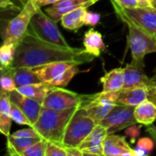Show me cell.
Returning <instances> with one entry per match:
<instances>
[{"label": "cell", "instance_id": "cb8c5ba5", "mask_svg": "<svg viewBox=\"0 0 156 156\" xmlns=\"http://www.w3.org/2000/svg\"><path fill=\"white\" fill-rule=\"evenodd\" d=\"M87 10V8H80L64 14L60 20L62 26L66 30L76 32L78 30L85 26L83 19Z\"/></svg>", "mask_w": 156, "mask_h": 156}, {"label": "cell", "instance_id": "7a4b0ae2", "mask_svg": "<svg viewBox=\"0 0 156 156\" xmlns=\"http://www.w3.org/2000/svg\"><path fill=\"white\" fill-rule=\"evenodd\" d=\"M38 9L40 8L32 0H28L21 8L0 10V38L2 42L18 46L26 35Z\"/></svg>", "mask_w": 156, "mask_h": 156}, {"label": "cell", "instance_id": "ab89813d", "mask_svg": "<svg viewBox=\"0 0 156 156\" xmlns=\"http://www.w3.org/2000/svg\"><path fill=\"white\" fill-rule=\"evenodd\" d=\"M133 154H134V156H146L148 153L145 151L141 150L140 148L136 147L135 149H133Z\"/></svg>", "mask_w": 156, "mask_h": 156}, {"label": "cell", "instance_id": "8992f818", "mask_svg": "<svg viewBox=\"0 0 156 156\" xmlns=\"http://www.w3.org/2000/svg\"><path fill=\"white\" fill-rule=\"evenodd\" d=\"M122 22L128 27L127 44L130 50L132 61L144 63V58L147 54L156 52L155 38L128 20Z\"/></svg>", "mask_w": 156, "mask_h": 156}, {"label": "cell", "instance_id": "2e32d148", "mask_svg": "<svg viewBox=\"0 0 156 156\" xmlns=\"http://www.w3.org/2000/svg\"><path fill=\"white\" fill-rule=\"evenodd\" d=\"M150 89L145 87L123 88L118 92L117 104L129 107H137L143 101L149 99Z\"/></svg>", "mask_w": 156, "mask_h": 156}, {"label": "cell", "instance_id": "7bdbcfd3", "mask_svg": "<svg viewBox=\"0 0 156 156\" xmlns=\"http://www.w3.org/2000/svg\"><path fill=\"white\" fill-rule=\"evenodd\" d=\"M83 153H84V156H106L104 153L98 154V153H90V152H84V151H83Z\"/></svg>", "mask_w": 156, "mask_h": 156}, {"label": "cell", "instance_id": "ee69618b", "mask_svg": "<svg viewBox=\"0 0 156 156\" xmlns=\"http://www.w3.org/2000/svg\"><path fill=\"white\" fill-rule=\"evenodd\" d=\"M151 78V81H152L153 86L156 87V68L154 69V71H153V75H152Z\"/></svg>", "mask_w": 156, "mask_h": 156}, {"label": "cell", "instance_id": "30bf717a", "mask_svg": "<svg viewBox=\"0 0 156 156\" xmlns=\"http://www.w3.org/2000/svg\"><path fill=\"white\" fill-rule=\"evenodd\" d=\"M117 98L118 92L101 91L100 93L92 94L89 100L82 107L96 124H100L117 105Z\"/></svg>", "mask_w": 156, "mask_h": 156}, {"label": "cell", "instance_id": "f1b7e54d", "mask_svg": "<svg viewBox=\"0 0 156 156\" xmlns=\"http://www.w3.org/2000/svg\"><path fill=\"white\" fill-rule=\"evenodd\" d=\"M46 140L43 139L27 148L20 156H45Z\"/></svg>", "mask_w": 156, "mask_h": 156}, {"label": "cell", "instance_id": "ffe728a7", "mask_svg": "<svg viewBox=\"0 0 156 156\" xmlns=\"http://www.w3.org/2000/svg\"><path fill=\"white\" fill-rule=\"evenodd\" d=\"M134 117L137 123L145 126H151L156 120V103L147 99L135 107Z\"/></svg>", "mask_w": 156, "mask_h": 156}, {"label": "cell", "instance_id": "1f68e13d", "mask_svg": "<svg viewBox=\"0 0 156 156\" xmlns=\"http://www.w3.org/2000/svg\"><path fill=\"white\" fill-rule=\"evenodd\" d=\"M16 138H34V137H41L37 130L33 127H29L26 129H22L20 130L15 131L14 133L10 134Z\"/></svg>", "mask_w": 156, "mask_h": 156}, {"label": "cell", "instance_id": "9c48e42d", "mask_svg": "<svg viewBox=\"0 0 156 156\" xmlns=\"http://www.w3.org/2000/svg\"><path fill=\"white\" fill-rule=\"evenodd\" d=\"M114 11L118 18L123 21L128 20L151 36H156V8H137L123 9L111 1Z\"/></svg>", "mask_w": 156, "mask_h": 156}, {"label": "cell", "instance_id": "7dc6e473", "mask_svg": "<svg viewBox=\"0 0 156 156\" xmlns=\"http://www.w3.org/2000/svg\"><path fill=\"white\" fill-rule=\"evenodd\" d=\"M19 1L20 2V4H21L22 6H24V5L28 2V0H19Z\"/></svg>", "mask_w": 156, "mask_h": 156}, {"label": "cell", "instance_id": "e575fe53", "mask_svg": "<svg viewBox=\"0 0 156 156\" xmlns=\"http://www.w3.org/2000/svg\"><path fill=\"white\" fill-rule=\"evenodd\" d=\"M19 6H17L12 0H0V10L16 9Z\"/></svg>", "mask_w": 156, "mask_h": 156}, {"label": "cell", "instance_id": "f35d334b", "mask_svg": "<svg viewBox=\"0 0 156 156\" xmlns=\"http://www.w3.org/2000/svg\"><path fill=\"white\" fill-rule=\"evenodd\" d=\"M139 8H149L152 7L150 0H136Z\"/></svg>", "mask_w": 156, "mask_h": 156}, {"label": "cell", "instance_id": "ba28073f", "mask_svg": "<svg viewBox=\"0 0 156 156\" xmlns=\"http://www.w3.org/2000/svg\"><path fill=\"white\" fill-rule=\"evenodd\" d=\"M92 95H81L63 87H53L47 94L42 107L53 110L62 111L82 107Z\"/></svg>", "mask_w": 156, "mask_h": 156}, {"label": "cell", "instance_id": "6da1fadb", "mask_svg": "<svg viewBox=\"0 0 156 156\" xmlns=\"http://www.w3.org/2000/svg\"><path fill=\"white\" fill-rule=\"evenodd\" d=\"M96 57L85 49L74 47H62L40 39L29 27V30L18 44L13 68H36L54 62H71L85 64L93 62Z\"/></svg>", "mask_w": 156, "mask_h": 156}, {"label": "cell", "instance_id": "681fc988", "mask_svg": "<svg viewBox=\"0 0 156 156\" xmlns=\"http://www.w3.org/2000/svg\"><path fill=\"white\" fill-rule=\"evenodd\" d=\"M154 38H155V40H156V36H154Z\"/></svg>", "mask_w": 156, "mask_h": 156}, {"label": "cell", "instance_id": "836d02e7", "mask_svg": "<svg viewBox=\"0 0 156 156\" xmlns=\"http://www.w3.org/2000/svg\"><path fill=\"white\" fill-rule=\"evenodd\" d=\"M123 9H133L139 8L136 0H110Z\"/></svg>", "mask_w": 156, "mask_h": 156}, {"label": "cell", "instance_id": "f546056e", "mask_svg": "<svg viewBox=\"0 0 156 156\" xmlns=\"http://www.w3.org/2000/svg\"><path fill=\"white\" fill-rule=\"evenodd\" d=\"M45 156H67V152L63 146L46 141Z\"/></svg>", "mask_w": 156, "mask_h": 156}, {"label": "cell", "instance_id": "484cf974", "mask_svg": "<svg viewBox=\"0 0 156 156\" xmlns=\"http://www.w3.org/2000/svg\"><path fill=\"white\" fill-rule=\"evenodd\" d=\"M16 50V45L2 42V44L0 45V65L4 68H11L15 60Z\"/></svg>", "mask_w": 156, "mask_h": 156}, {"label": "cell", "instance_id": "e0dca14e", "mask_svg": "<svg viewBox=\"0 0 156 156\" xmlns=\"http://www.w3.org/2000/svg\"><path fill=\"white\" fill-rule=\"evenodd\" d=\"M125 82V67H118L106 73L100 78L103 92H119L123 89Z\"/></svg>", "mask_w": 156, "mask_h": 156}, {"label": "cell", "instance_id": "f6af8a7d", "mask_svg": "<svg viewBox=\"0 0 156 156\" xmlns=\"http://www.w3.org/2000/svg\"><path fill=\"white\" fill-rule=\"evenodd\" d=\"M118 156H134V154H133V151H131V152H125V153H122Z\"/></svg>", "mask_w": 156, "mask_h": 156}, {"label": "cell", "instance_id": "b9f144b4", "mask_svg": "<svg viewBox=\"0 0 156 156\" xmlns=\"http://www.w3.org/2000/svg\"><path fill=\"white\" fill-rule=\"evenodd\" d=\"M1 73H2V66L0 65V97H1L2 94L4 93V90H3L2 86H1Z\"/></svg>", "mask_w": 156, "mask_h": 156}, {"label": "cell", "instance_id": "8d00e7d4", "mask_svg": "<svg viewBox=\"0 0 156 156\" xmlns=\"http://www.w3.org/2000/svg\"><path fill=\"white\" fill-rule=\"evenodd\" d=\"M32 1L39 7V8H43L46 6H51L53 5L54 3L58 2L59 0H32Z\"/></svg>", "mask_w": 156, "mask_h": 156}, {"label": "cell", "instance_id": "4fadbf2b", "mask_svg": "<svg viewBox=\"0 0 156 156\" xmlns=\"http://www.w3.org/2000/svg\"><path fill=\"white\" fill-rule=\"evenodd\" d=\"M100 0H59L45 9V13L55 21L59 22L62 17L74 9L80 8H89Z\"/></svg>", "mask_w": 156, "mask_h": 156}, {"label": "cell", "instance_id": "4316f807", "mask_svg": "<svg viewBox=\"0 0 156 156\" xmlns=\"http://www.w3.org/2000/svg\"><path fill=\"white\" fill-rule=\"evenodd\" d=\"M1 86L4 92H12L17 89V86L15 83L13 70L11 68H4L2 67L1 73Z\"/></svg>", "mask_w": 156, "mask_h": 156}, {"label": "cell", "instance_id": "277c9868", "mask_svg": "<svg viewBox=\"0 0 156 156\" xmlns=\"http://www.w3.org/2000/svg\"><path fill=\"white\" fill-rule=\"evenodd\" d=\"M79 64L71 62H54L34 68L41 82L52 87H65L79 73Z\"/></svg>", "mask_w": 156, "mask_h": 156}, {"label": "cell", "instance_id": "d6a6232c", "mask_svg": "<svg viewBox=\"0 0 156 156\" xmlns=\"http://www.w3.org/2000/svg\"><path fill=\"white\" fill-rule=\"evenodd\" d=\"M136 147L140 148L141 150L145 151L147 153L151 151L154 147V141L152 139L150 138H141L138 140Z\"/></svg>", "mask_w": 156, "mask_h": 156}, {"label": "cell", "instance_id": "5b68a950", "mask_svg": "<svg viewBox=\"0 0 156 156\" xmlns=\"http://www.w3.org/2000/svg\"><path fill=\"white\" fill-rule=\"evenodd\" d=\"M95 121L89 117L87 110L80 107L71 118L62 140V146L78 148L83 140L96 127Z\"/></svg>", "mask_w": 156, "mask_h": 156}, {"label": "cell", "instance_id": "3957f363", "mask_svg": "<svg viewBox=\"0 0 156 156\" xmlns=\"http://www.w3.org/2000/svg\"><path fill=\"white\" fill-rule=\"evenodd\" d=\"M77 108L58 111L42 107L40 117L33 128L44 140L62 146L66 127Z\"/></svg>", "mask_w": 156, "mask_h": 156}, {"label": "cell", "instance_id": "ac0fdd59", "mask_svg": "<svg viewBox=\"0 0 156 156\" xmlns=\"http://www.w3.org/2000/svg\"><path fill=\"white\" fill-rule=\"evenodd\" d=\"M130 148L126 139L122 136L108 134L103 141V152L106 156H118L125 152H131Z\"/></svg>", "mask_w": 156, "mask_h": 156}, {"label": "cell", "instance_id": "44dd1931", "mask_svg": "<svg viewBox=\"0 0 156 156\" xmlns=\"http://www.w3.org/2000/svg\"><path fill=\"white\" fill-rule=\"evenodd\" d=\"M42 140L41 137L34 138H16L11 135L7 137V150L10 156H20L30 146Z\"/></svg>", "mask_w": 156, "mask_h": 156}, {"label": "cell", "instance_id": "7402d4cb", "mask_svg": "<svg viewBox=\"0 0 156 156\" xmlns=\"http://www.w3.org/2000/svg\"><path fill=\"white\" fill-rule=\"evenodd\" d=\"M52 87H53L51 85L41 82V83H37V84H32V85L18 87L17 91L20 92V94H22L28 98H30L32 99H35L38 102H40L41 104H42L47 94L50 92V90Z\"/></svg>", "mask_w": 156, "mask_h": 156}, {"label": "cell", "instance_id": "5bb4252c", "mask_svg": "<svg viewBox=\"0 0 156 156\" xmlns=\"http://www.w3.org/2000/svg\"><path fill=\"white\" fill-rule=\"evenodd\" d=\"M9 95L11 102L18 106L23 111V113L27 116L33 127V125L40 117L41 111L42 109V104H41L35 99H32L20 94L17 91V89L12 92H9Z\"/></svg>", "mask_w": 156, "mask_h": 156}, {"label": "cell", "instance_id": "74e56055", "mask_svg": "<svg viewBox=\"0 0 156 156\" xmlns=\"http://www.w3.org/2000/svg\"><path fill=\"white\" fill-rule=\"evenodd\" d=\"M146 131H147V133L150 134V136H151V139L153 140L154 144H155V146H156V127L151 126H151H148Z\"/></svg>", "mask_w": 156, "mask_h": 156}, {"label": "cell", "instance_id": "7c38bea8", "mask_svg": "<svg viewBox=\"0 0 156 156\" xmlns=\"http://www.w3.org/2000/svg\"><path fill=\"white\" fill-rule=\"evenodd\" d=\"M151 78L144 72V63L131 61L125 66V82L123 88L145 87L151 89L153 87Z\"/></svg>", "mask_w": 156, "mask_h": 156}, {"label": "cell", "instance_id": "4dcf8cb0", "mask_svg": "<svg viewBox=\"0 0 156 156\" xmlns=\"http://www.w3.org/2000/svg\"><path fill=\"white\" fill-rule=\"evenodd\" d=\"M84 25L85 26H90L95 27L97 26L100 21V14L97 12H92L87 10L84 15Z\"/></svg>", "mask_w": 156, "mask_h": 156}, {"label": "cell", "instance_id": "d6986e66", "mask_svg": "<svg viewBox=\"0 0 156 156\" xmlns=\"http://www.w3.org/2000/svg\"><path fill=\"white\" fill-rule=\"evenodd\" d=\"M84 49L95 57H99L106 50L102 34L95 29H89L84 35Z\"/></svg>", "mask_w": 156, "mask_h": 156}, {"label": "cell", "instance_id": "8fae6325", "mask_svg": "<svg viewBox=\"0 0 156 156\" xmlns=\"http://www.w3.org/2000/svg\"><path fill=\"white\" fill-rule=\"evenodd\" d=\"M134 107L117 104L100 124L107 129L108 134H114L134 126L137 124L134 117Z\"/></svg>", "mask_w": 156, "mask_h": 156}, {"label": "cell", "instance_id": "bcb514c9", "mask_svg": "<svg viewBox=\"0 0 156 156\" xmlns=\"http://www.w3.org/2000/svg\"><path fill=\"white\" fill-rule=\"evenodd\" d=\"M151 3V6L153 8H156V0H150Z\"/></svg>", "mask_w": 156, "mask_h": 156}, {"label": "cell", "instance_id": "c3c4849f", "mask_svg": "<svg viewBox=\"0 0 156 156\" xmlns=\"http://www.w3.org/2000/svg\"><path fill=\"white\" fill-rule=\"evenodd\" d=\"M4 156H10V155H9V153H7V154H6V155H4Z\"/></svg>", "mask_w": 156, "mask_h": 156}, {"label": "cell", "instance_id": "d4e9b609", "mask_svg": "<svg viewBox=\"0 0 156 156\" xmlns=\"http://www.w3.org/2000/svg\"><path fill=\"white\" fill-rule=\"evenodd\" d=\"M11 100L8 92H4L0 97V119H1L3 127V135L6 137L10 135L11 129Z\"/></svg>", "mask_w": 156, "mask_h": 156}, {"label": "cell", "instance_id": "603a6c76", "mask_svg": "<svg viewBox=\"0 0 156 156\" xmlns=\"http://www.w3.org/2000/svg\"><path fill=\"white\" fill-rule=\"evenodd\" d=\"M12 70H13V75H14L17 88L41 82L37 73H35L34 68L22 66V67H16V68L12 67Z\"/></svg>", "mask_w": 156, "mask_h": 156}, {"label": "cell", "instance_id": "f907efd6", "mask_svg": "<svg viewBox=\"0 0 156 156\" xmlns=\"http://www.w3.org/2000/svg\"><path fill=\"white\" fill-rule=\"evenodd\" d=\"M146 156H147V155H146Z\"/></svg>", "mask_w": 156, "mask_h": 156}, {"label": "cell", "instance_id": "52a82bcc", "mask_svg": "<svg viewBox=\"0 0 156 156\" xmlns=\"http://www.w3.org/2000/svg\"><path fill=\"white\" fill-rule=\"evenodd\" d=\"M30 28L40 39L44 41L62 47H70L69 43L60 31L57 21L49 17L41 10V8L38 9L36 13L33 15Z\"/></svg>", "mask_w": 156, "mask_h": 156}, {"label": "cell", "instance_id": "d590c367", "mask_svg": "<svg viewBox=\"0 0 156 156\" xmlns=\"http://www.w3.org/2000/svg\"><path fill=\"white\" fill-rule=\"evenodd\" d=\"M67 156H84L83 151L79 148L75 147H65Z\"/></svg>", "mask_w": 156, "mask_h": 156}, {"label": "cell", "instance_id": "9a60e30c", "mask_svg": "<svg viewBox=\"0 0 156 156\" xmlns=\"http://www.w3.org/2000/svg\"><path fill=\"white\" fill-rule=\"evenodd\" d=\"M108 135L107 129L101 124H97L90 134L83 140L79 145V148L84 152L102 154L103 152V141Z\"/></svg>", "mask_w": 156, "mask_h": 156}, {"label": "cell", "instance_id": "60d3db41", "mask_svg": "<svg viewBox=\"0 0 156 156\" xmlns=\"http://www.w3.org/2000/svg\"><path fill=\"white\" fill-rule=\"evenodd\" d=\"M149 99L152 100L153 102L156 103V87H153L150 89V98Z\"/></svg>", "mask_w": 156, "mask_h": 156}, {"label": "cell", "instance_id": "83f0119b", "mask_svg": "<svg viewBox=\"0 0 156 156\" xmlns=\"http://www.w3.org/2000/svg\"><path fill=\"white\" fill-rule=\"evenodd\" d=\"M10 115H11L12 121L16 122L17 124L32 127L30 121L29 120L27 116L23 113V111L18 106H16L12 102H11V112H10Z\"/></svg>", "mask_w": 156, "mask_h": 156}]
</instances>
